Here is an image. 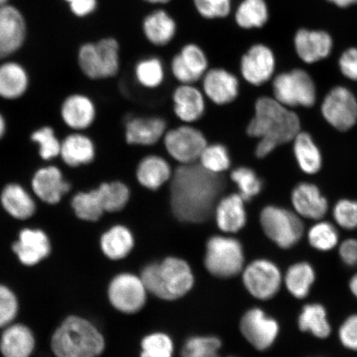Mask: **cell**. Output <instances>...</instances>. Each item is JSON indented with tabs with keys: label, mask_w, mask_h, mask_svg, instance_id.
Returning <instances> with one entry per match:
<instances>
[{
	"label": "cell",
	"mask_w": 357,
	"mask_h": 357,
	"mask_svg": "<svg viewBox=\"0 0 357 357\" xmlns=\"http://www.w3.org/2000/svg\"><path fill=\"white\" fill-rule=\"evenodd\" d=\"M6 121H4V119L1 114H0V139L3 137L4 135V133H6Z\"/></svg>",
	"instance_id": "obj_56"
},
{
	"label": "cell",
	"mask_w": 357,
	"mask_h": 357,
	"mask_svg": "<svg viewBox=\"0 0 357 357\" xmlns=\"http://www.w3.org/2000/svg\"><path fill=\"white\" fill-rule=\"evenodd\" d=\"M240 329L250 344L259 351L268 349L279 334V324L260 309L248 310L240 323Z\"/></svg>",
	"instance_id": "obj_13"
},
{
	"label": "cell",
	"mask_w": 357,
	"mask_h": 357,
	"mask_svg": "<svg viewBox=\"0 0 357 357\" xmlns=\"http://www.w3.org/2000/svg\"><path fill=\"white\" fill-rule=\"evenodd\" d=\"M260 220L266 235L281 248H292L302 238L303 225L301 218L287 209L266 207L261 213Z\"/></svg>",
	"instance_id": "obj_7"
},
{
	"label": "cell",
	"mask_w": 357,
	"mask_h": 357,
	"mask_svg": "<svg viewBox=\"0 0 357 357\" xmlns=\"http://www.w3.org/2000/svg\"><path fill=\"white\" fill-rule=\"evenodd\" d=\"M71 204L77 216L84 221H98L105 212L97 189L79 192L74 196Z\"/></svg>",
	"instance_id": "obj_36"
},
{
	"label": "cell",
	"mask_w": 357,
	"mask_h": 357,
	"mask_svg": "<svg viewBox=\"0 0 357 357\" xmlns=\"http://www.w3.org/2000/svg\"><path fill=\"white\" fill-rule=\"evenodd\" d=\"M176 29L175 21L162 10L151 13L144 22L146 37L155 46H165L171 42L176 34Z\"/></svg>",
	"instance_id": "obj_31"
},
{
	"label": "cell",
	"mask_w": 357,
	"mask_h": 357,
	"mask_svg": "<svg viewBox=\"0 0 357 357\" xmlns=\"http://www.w3.org/2000/svg\"><path fill=\"white\" fill-rule=\"evenodd\" d=\"M147 2L153 3H165L169 1V0H146Z\"/></svg>",
	"instance_id": "obj_57"
},
{
	"label": "cell",
	"mask_w": 357,
	"mask_h": 357,
	"mask_svg": "<svg viewBox=\"0 0 357 357\" xmlns=\"http://www.w3.org/2000/svg\"><path fill=\"white\" fill-rule=\"evenodd\" d=\"M275 100L288 106L314 105L316 95L314 82L302 70H294L278 75L273 82Z\"/></svg>",
	"instance_id": "obj_9"
},
{
	"label": "cell",
	"mask_w": 357,
	"mask_h": 357,
	"mask_svg": "<svg viewBox=\"0 0 357 357\" xmlns=\"http://www.w3.org/2000/svg\"><path fill=\"white\" fill-rule=\"evenodd\" d=\"M60 155L66 165L77 167L93 162L96 147L91 138L83 134L74 133L61 142Z\"/></svg>",
	"instance_id": "obj_27"
},
{
	"label": "cell",
	"mask_w": 357,
	"mask_h": 357,
	"mask_svg": "<svg viewBox=\"0 0 357 357\" xmlns=\"http://www.w3.org/2000/svg\"><path fill=\"white\" fill-rule=\"evenodd\" d=\"M198 163L209 172L222 175L231 167V158L225 145L208 144L201 153Z\"/></svg>",
	"instance_id": "obj_38"
},
{
	"label": "cell",
	"mask_w": 357,
	"mask_h": 357,
	"mask_svg": "<svg viewBox=\"0 0 357 357\" xmlns=\"http://www.w3.org/2000/svg\"><path fill=\"white\" fill-rule=\"evenodd\" d=\"M13 249L22 264L33 266L48 256L50 243L43 231L24 229L20 233L19 242L13 244Z\"/></svg>",
	"instance_id": "obj_22"
},
{
	"label": "cell",
	"mask_w": 357,
	"mask_h": 357,
	"mask_svg": "<svg viewBox=\"0 0 357 357\" xmlns=\"http://www.w3.org/2000/svg\"><path fill=\"white\" fill-rule=\"evenodd\" d=\"M163 141L168 154L180 165L198 162L201 153L208 144L204 133L190 124L167 131Z\"/></svg>",
	"instance_id": "obj_8"
},
{
	"label": "cell",
	"mask_w": 357,
	"mask_h": 357,
	"mask_svg": "<svg viewBox=\"0 0 357 357\" xmlns=\"http://www.w3.org/2000/svg\"><path fill=\"white\" fill-rule=\"evenodd\" d=\"M26 24L24 15L15 6H0V60L15 54L24 46Z\"/></svg>",
	"instance_id": "obj_12"
},
{
	"label": "cell",
	"mask_w": 357,
	"mask_h": 357,
	"mask_svg": "<svg viewBox=\"0 0 357 357\" xmlns=\"http://www.w3.org/2000/svg\"><path fill=\"white\" fill-rule=\"evenodd\" d=\"M233 181L239 190L241 197L245 201H249L254 196L260 193L262 183L253 169L248 167H239L234 169L230 174Z\"/></svg>",
	"instance_id": "obj_41"
},
{
	"label": "cell",
	"mask_w": 357,
	"mask_h": 357,
	"mask_svg": "<svg viewBox=\"0 0 357 357\" xmlns=\"http://www.w3.org/2000/svg\"><path fill=\"white\" fill-rule=\"evenodd\" d=\"M335 220L345 229L357 227V201L342 199L335 205L333 209Z\"/></svg>",
	"instance_id": "obj_46"
},
{
	"label": "cell",
	"mask_w": 357,
	"mask_h": 357,
	"mask_svg": "<svg viewBox=\"0 0 357 357\" xmlns=\"http://www.w3.org/2000/svg\"><path fill=\"white\" fill-rule=\"evenodd\" d=\"M61 112L62 119L67 126L77 131L91 127L96 115L93 101L83 95H73L66 98Z\"/></svg>",
	"instance_id": "obj_23"
},
{
	"label": "cell",
	"mask_w": 357,
	"mask_h": 357,
	"mask_svg": "<svg viewBox=\"0 0 357 357\" xmlns=\"http://www.w3.org/2000/svg\"><path fill=\"white\" fill-rule=\"evenodd\" d=\"M32 140L39 146L40 155L43 160H51L61 153V144L50 127H43L32 134Z\"/></svg>",
	"instance_id": "obj_45"
},
{
	"label": "cell",
	"mask_w": 357,
	"mask_h": 357,
	"mask_svg": "<svg viewBox=\"0 0 357 357\" xmlns=\"http://www.w3.org/2000/svg\"><path fill=\"white\" fill-rule=\"evenodd\" d=\"M244 202L239 194L227 195L218 201L213 212L220 230L234 234L243 229L247 222Z\"/></svg>",
	"instance_id": "obj_20"
},
{
	"label": "cell",
	"mask_w": 357,
	"mask_h": 357,
	"mask_svg": "<svg viewBox=\"0 0 357 357\" xmlns=\"http://www.w3.org/2000/svg\"><path fill=\"white\" fill-rule=\"evenodd\" d=\"M141 280L146 291L165 301L177 300L188 293L194 284V275L188 263L176 257L146 266Z\"/></svg>",
	"instance_id": "obj_3"
},
{
	"label": "cell",
	"mask_w": 357,
	"mask_h": 357,
	"mask_svg": "<svg viewBox=\"0 0 357 357\" xmlns=\"http://www.w3.org/2000/svg\"><path fill=\"white\" fill-rule=\"evenodd\" d=\"M315 280L314 268L306 262L290 266L285 275L284 283L294 298L302 300L307 296Z\"/></svg>",
	"instance_id": "obj_33"
},
{
	"label": "cell",
	"mask_w": 357,
	"mask_h": 357,
	"mask_svg": "<svg viewBox=\"0 0 357 357\" xmlns=\"http://www.w3.org/2000/svg\"><path fill=\"white\" fill-rule=\"evenodd\" d=\"M225 187L222 175L206 171L198 162L181 165L173 172L169 188L174 215L186 222L207 220Z\"/></svg>",
	"instance_id": "obj_1"
},
{
	"label": "cell",
	"mask_w": 357,
	"mask_h": 357,
	"mask_svg": "<svg viewBox=\"0 0 357 357\" xmlns=\"http://www.w3.org/2000/svg\"><path fill=\"white\" fill-rule=\"evenodd\" d=\"M173 352L172 340L167 334H150L142 342L141 357H172Z\"/></svg>",
	"instance_id": "obj_43"
},
{
	"label": "cell",
	"mask_w": 357,
	"mask_h": 357,
	"mask_svg": "<svg viewBox=\"0 0 357 357\" xmlns=\"http://www.w3.org/2000/svg\"><path fill=\"white\" fill-rule=\"evenodd\" d=\"M298 328L302 332L310 333L321 339L328 337L332 331L327 312L319 303H309L303 307L298 318Z\"/></svg>",
	"instance_id": "obj_32"
},
{
	"label": "cell",
	"mask_w": 357,
	"mask_h": 357,
	"mask_svg": "<svg viewBox=\"0 0 357 357\" xmlns=\"http://www.w3.org/2000/svg\"><path fill=\"white\" fill-rule=\"evenodd\" d=\"M350 289L352 294H354L357 298V274L350 280Z\"/></svg>",
	"instance_id": "obj_55"
},
{
	"label": "cell",
	"mask_w": 357,
	"mask_h": 357,
	"mask_svg": "<svg viewBox=\"0 0 357 357\" xmlns=\"http://www.w3.org/2000/svg\"><path fill=\"white\" fill-rule=\"evenodd\" d=\"M17 310V303L15 294L6 287L0 285V328L15 319Z\"/></svg>",
	"instance_id": "obj_48"
},
{
	"label": "cell",
	"mask_w": 357,
	"mask_h": 357,
	"mask_svg": "<svg viewBox=\"0 0 357 357\" xmlns=\"http://www.w3.org/2000/svg\"><path fill=\"white\" fill-rule=\"evenodd\" d=\"M204 264L209 273L216 278H233L243 268L242 245L233 238L212 236L207 243Z\"/></svg>",
	"instance_id": "obj_6"
},
{
	"label": "cell",
	"mask_w": 357,
	"mask_h": 357,
	"mask_svg": "<svg viewBox=\"0 0 357 357\" xmlns=\"http://www.w3.org/2000/svg\"><path fill=\"white\" fill-rule=\"evenodd\" d=\"M294 139V153L303 171L307 174L318 172L322 160L311 137L306 132H298Z\"/></svg>",
	"instance_id": "obj_34"
},
{
	"label": "cell",
	"mask_w": 357,
	"mask_h": 357,
	"mask_svg": "<svg viewBox=\"0 0 357 357\" xmlns=\"http://www.w3.org/2000/svg\"><path fill=\"white\" fill-rule=\"evenodd\" d=\"M339 255L346 265L357 266V240L351 238L344 241L339 248Z\"/></svg>",
	"instance_id": "obj_52"
},
{
	"label": "cell",
	"mask_w": 357,
	"mask_h": 357,
	"mask_svg": "<svg viewBox=\"0 0 357 357\" xmlns=\"http://www.w3.org/2000/svg\"><path fill=\"white\" fill-rule=\"evenodd\" d=\"M173 172L167 160L162 156L151 155L142 158L137 165L136 177L145 189L158 190L172 180Z\"/></svg>",
	"instance_id": "obj_24"
},
{
	"label": "cell",
	"mask_w": 357,
	"mask_h": 357,
	"mask_svg": "<svg viewBox=\"0 0 357 357\" xmlns=\"http://www.w3.org/2000/svg\"><path fill=\"white\" fill-rule=\"evenodd\" d=\"M174 112L185 124L199 121L205 112V99L202 91L192 84H181L173 93Z\"/></svg>",
	"instance_id": "obj_18"
},
{
	"label": "cell",
	"mask_w": 357,
	"mask_h": 357,
	"mask_svg": "<svg viewBox=\"0 0 357 357\" xmlns=\"http://www.w3.org/2000/svg\"><path fill=\"white\" fill-rule=\"evenodd\" d=\"M32 188L36 195L43 202L59 203L62 196L69 192L70 185L63 180L60 169L48 167L38 169L33 181Z\"/></svg>",
	"instance_id": "obj_19"
},
{
	"label": "cell",
	"mask_w": 357,
	"mask_h": 357,
	"mask_svg": "<svg viewBox=\"0 0 357 357\" xmlns=\"http://www.w3.org/2000/svg\"><path fill=\"white\" fill-rule=\"evenodd\" d=\"M180 55L183 63L196 79L199 80L206 73L208 59L204 52L195 44L186 45L182 48Z\"/></svg>",
	"instance_id": "obj_44"
},
{
	"label": "cell",
	"mask_w": 357,
	"mask_h": 357,
	"mask_svg": "<svg viewBox=\"0 0 357 357\" xmlns=\"http://www.w3.org/2000/svg\"><path fill=\"white\" fill-rule=\"evenodd\" d=\"M105 211L115 213L123 211L130 199V190L121 181L102 183L97 188Z\"/></svg>",
	"instance_id": "obj_35"
},
{
	"label": "cell",
	"mask_w": 357,
	"mask_h": 357,
	"mask_svg": "<svg viewBox=\"0 0 357 357\" xmlns=\"http://www.w3.org/2000/svg\"><path fill=\"white\" fill-rule=\"evenodd\" d=\"M52 347L56 357H98L104 351L105 340L91 323L73 316L57 328Z\"/></svg>",
	"instance_id": "obj_4"
},
{
	"label": "cell",
	"mask_w": 357,
	"mask_h": 357,
	"mask_svg": "<svg viewBox=\"0 0 357 357\" xmlns=\"http://www.w3.org/2000/svg\"><path fill=\"white\" fill-rule=\"evenodd\" d=\"M33 348V334L24 325H13L7 328L0 341L3 357H29Z\"/></svg>",
	"instance_id": "obj_28"
},
{
	"label": "cell",
	"mask_w": 357,
	"mask_h": 357,
	"mask_svg": "<svg viewBox=\"0 0 357 357\" xmlns=\"http://www.w3.org/2000/svg\"><path fill=\"white\" fill-rule=\"evenodd\" d=\"M326 119L339 130L345 131L356 123L357 102L346 88H334L324 100L322 106Z\"/></svg>",
	"instance_id": "obj_14"
},
{
	"label": "cell",
	"mask_w": 357,
	"mask_h": 357,
	"mask_svg": "<svg viewBox=\"0 0 357 357\" xmlns=\"http://www.w3.org/2000/svg\"><path fill=\"white\" fill-rule=\"evenodd\" d=\"M329 2H332L338 7L347 8L352 6L357 3V0H328Z\"/></svg>",
	"instance_id": "obj_54"
},
{
	"label": "cell",
	"mask_w": 357,
	"mask_h": 357,
	"mask_svg": "<svg viewBox=\"0 0 357 357\" xmlns=\"http://www.w3.org/2000/svg\"><path fill=\"white\" fill-rule=\"evenodd\" d=\"M243 280L245 289L253 297L267 301L279 292L282 276L274 263L261 259L245 267Z\"/></svg>",
	"instance_id": "obj_10"
},
{
	"label": "cell",
	"mask_w": 357,
	"mask_h": 357,
	"mask_svg": "<svg viewBox=\"0 0 357 357\" xmlns=\"http://www.w3.org/2000/svg\"><path fill=\"white\" fill-rule=\"evenodd\" d=\"M65 1L68 2L69 3H73L75 0H65Z\"/></svg>",
	"instance_id": "obj_59"
},
{
	"label": "cell",
	"mask_w": 357,
	"mask_h": 357,
	"mask_svg": "<svg viewBox=\"0 0 357 357\" xmlns=\"http://www.w3.org/2000/svg\"><path fill=\"white\" fill-rule=\"evenodd\" d=\"M29 75L20 64L4 62L0 65V97L17 100L24 95L29 87Z\"/></svg>",
	"instance_id": "obj_26"
},
{
	"label": "cell",
	"mask_w": 357,
	"mask_h": 357,
	"mask_svg": "<svg viewBox=\"0 0 357 357\" xmlns=\"http://www.w3.org/2000/svg\"><path fill=\"white\" fill-rule=\"evenodd\" d=\"M292 202L301 216L310 220H320L328 211L327 200L314 185L302 183L294 190Z\"/></svg>",
	"instance_id": "obj_25"
},
{
	"label": "cell",
	"mask_w": 357,
	"mask_h": 357,
	"mask_svg": "<svg viewBox=\"0 0 357 357\" xmlns=\"http://www.w3.org/2000/svg\"><path fill=\"white\" fill-rule=\"evenodd\" d=\"M196 10L206 19L225 17L229 15L231 0H194Z\"/></svg>",
	"instance_id": "obj_47"
},
{
	"label": "cell",
	"mask_w": 357,
	"mask_h": 357,
	"mask_svg": "<svg viewBox=\"0 0 357 357\" xmlns=\"http://www.w3.org/2000/svg\"><path fill=\"white\" fill-rule=\"evenodd\" d=\"M294 44L301 59L307 63H312L329 55L333 41L331 37L322 31L301 29L294 38Z\"/></svg>",
	"instance_id": "obj_21"
},
{
	"label": "cell",
	"mask_w": 357,
	"mask_h": 357,
	"mask_svg": "<svg viewBox=\"0 0 357 357\" xmlns=\"http://www.w3.org/2000/svg\"><path fill=\"white\" fill-rule=\"evenodd\" d=\"M310 244L321 252H328L338 243V233L331 223L321 222L317 223L307 234Z\"/></svg>",
	"instance_id": "obj_42"
},
{
	"label": "cell",
	"mask_w": 357,
	"mask_h": 357,
	"mask_svg": "<svg viewBox=\"0 0 357 357\" xmlns=\"http://www.w3.org/2000/svg\"><path fill=\"white\" fill-rule=\"evenodd\" d=\"M100 244L105 256L111 260H120L132 251L134 238L127 227L116 225L102 236Z\"/></svg>",
	"instance_id": "obj_30"
},
{
	"label": "cell",
	"mask_w": 357,
	"mask_h": 357,
	"mask_svg": "<svg viewBox=\"0 0 357 357\" xmlns=\"http://www.w3.org/2000/svg\"><path fill=\"white\" fill-rule=\"evenodd\" d=\"M275 69V56L269 47L257 44L244 54L241 61L243 78L254 86H261L269 80Z\"/></svg>",
	"instance_id": "obj_16"
},
{
	"label": "cell",
	"mask_w": 357,
	"mask_h": 357,
	"mask_svg": "<svg viewBox=\"0 0 357 357\" xmlns=\"http://www.w3.org/2000/svg\"><path fill=\"white\" fill-rule=\"evenodd\" d=\"M146 289L141 278L123 273L112 280L109 288V301L116 310L134 314L144 306Z\"/></svg>",
	"instance_id": "obj_11"
},
{
	"label": "cell",
	"mask_w": 357,
	"mask_h": 357,
	"mask_svg": "<svg viewBox=\"0 0 357 357\" xmlns=\"http://www.w3.org/2000/svg\"><path fill=\"white\" fill-rule=\"evenodd\" d=\"M70 7L75 16L86 17L96 10L97 0H75Z\"/></svg>",
	"instance_id": "obj_53"
},
{
	"label": "cell",
	"mask_w": 357,
	"mask_h": 357,
	"mask_svg": "<svg viewBox=\"0 0 357 357\" xmlns=\"http://www.w3.org/2000/svg\"><path fill=\"white\" fill-rule=\"evenodd\" d=\"M298 116L276 100L261 97L256 102L255 115L250 121L247 132L260 138L256 149L257 158H265L276 146L294 139L300 132Z\"/></svg>",
	"instance_id": "obj_2"
},
{
	"label": "cell",
	"mask_w": 357,
	"mask_h": 357,
	"mask_svg": "<svg viewBox=\"0 0 357 357\" xmlns=\"http://www.w3.org/2000/svg\"><path fill=\"white\" fill-rule=\"evenodd\" d=\"M135 77L142 87L150 89L159 87L165 78L162 61L158 58L151 57L138 62Z\"/></svg>",
	"instance_id": "obj_39"
},
{
	"label": "cell",
	"mask_w": 357,
	"mask_h": 357,
	"mask_svg": "<svg viewBox=\"0 0 357 357\" xmlns=\"http://www.w3.org/2000/svg\"><path fill=\"white\" fill-rule=\"evenodd\" d=\"M202 79L204 95L213 104L220 106L229 105L238 98V79L229 71L214 68L207 70Z\"/></svg>",
	"instance_id": "obj_15"
},
{
	"label": "cell",
	"mask_w": 357,
	"mask_h": 357,
	"mask_svg": "<svg viewBox=\"0 0 357 357\" xmlns=\"http://www.w3.org/2000/svg\"><path fill=\"white\" fill-rule=\"evenodd\" d=\"M8 0H0V6H3V4H6Z\"/></svg>",
	"instance_id": "obj_58"
},
{
	"label": "cell",
	"mask_w": 357,
	"mask_h": 357,
	"mask_svg": "<svg viewBox=\"0 0 357 357\" xmlns=\"http://www.w3.org/2000/svg\"><path fill=\"white\" fill-rule=\"evenodd\" d=\"M339 339L347 349L357 351V314L346 319L339 329Z\"/></svg>",
	"instance_id": "obj_49"
},
{
	"label": "cell",
	"mask_w": 357,
	"mask_h": 357,
	"mask_svg": "<svg viewBox=\"0 0 357 357\" xmlns=\"http://www.w3.org/2000/svg\"><path fill=\"white\" fill-rule=\"evenodd\" d=\"M0 199L4 209L17 220H28L36 211L34 200L20 185L10 184L4 187Z\"/></svg>",
	"instance_id": "obj_29"
},
{
	"label": "cell",
	"mask_w": 357,
	"mask_h": 357,
	"mask_svg": "<svg viewBox=\"0 0 357 357\" xmlns=\"http://www.w3.org/2000/svg\"><path fill=\"white\" fill-rule=\"evenodd\" d=\"M167 132V122L162 118L132 117L125 125V137L128 144L142 146H153Z\"/></svg>",
	"instance_id": "obj_17"
},
{
	"label": "cell",
	"mask_w": 357,
	"mask_h": 357,
	"mask_svg": "<svg viewBox=\"0 0 357 357\" xmlns=\"http://www.w3.org/2000/svg\"><path fill=\"white\" fill-rule=\"evenodd\" d=\"M236 22L241 28H261L268 20L264 0H244L236 13Z\"/></svg>",
	"instance_id": "obj_37"
},
{
	"label": "cell",
	"mask_w": 357,
	"mask_h": 357,
	"mask_svg": "<svg viewBox=\"0 0 357 357\" xmlns=\"http://www.w3.org/2000/svg\"><path fill=\"white\" fill-rule=\"evenodd\" d=\"M78 62L80 70L89 79L114 77L119 70V45L114 38L84 44L79 48Z\"/></svg>",
	"instance_id": "obj_5"
},
{
	"label": "cell",
	"mask_w": 357,
	"mask_h": 357,
	"mask_svg": "<svg viewBox=\"0 0 357 357\" xmlns=\"http://www.w3.org/2000/svg\"><path fill=\"white\" fill-rule=\"evenodd\" d=\"M172 70L174 77H175L181 84H192L198 82L194 75L190 73L189 70L186 68L178 54L173 58Z\"/></svg>",
	"instance_id": "obj_51"
},
{
	"label": "cell",
	"mask_w": 357,
	"mask_h": 357,
	"mask_svg": "<svg viewBox=\"0 0 357 357\" xmlns=\"http://www.w3.org/2000/svg\"><path fill=\"white\" fill-rule=\"evenodd\" d=\"M222 343L213 336H199L188 339L182 348V357H218Z\"/></svg>",
	"instance_id": "obj_40"
},
{
	"label": "cell",
	"mask_w": 357,
	"mask_h": 357,
	"mask_svg": "<svg viewBox=\"0 0 357 357\" xmlns=\"http://www.w3.org/2000/svg\"><path fill=\"white\" fill-rule=\"evenodd\" d=\"M339 66L343 75L351 79L357 80V49H348L340 58Z\"/></svg>",
	"instance_id": "obj_50"
}]
</instances>
